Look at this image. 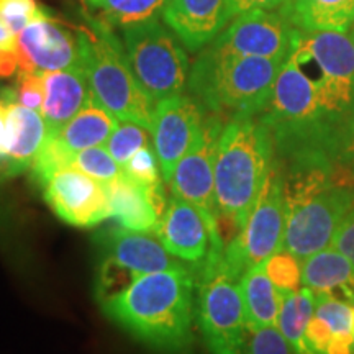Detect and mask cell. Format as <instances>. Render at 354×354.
Instances as JSON below:
<instances>
[{
    "label": "cell",
    "mask_w": 354,
    "mask_h": 354,
    "mask_svg": "<svg viewBox=\"0 0 354 354\" xmlns=\"http://www.w3.org/2000/svg\"><path fill=\"white\" fill-rule=\"evenodd\" d=\"M196 300L192 266H180L136 277L99 304L110 320L153 351L189 354L194 344Z\"/></svg>",
    "instance_id": "7a4b0ae2"
},
{
    "label": "cell",
    "mask_w": 354,
    "mask_h": 354,
    "mask_svg": "<svg viewBox=\"0 0 354 354\" xmlns=\"http://www.w3.org/2000/svg\"><path fill=\"white\" fill-rule=\"evenodd\" d=\"M284 61L205 46L190 66L187 88L205 112L227 120L234 115H259Z\"/></svg>",
    "instance_id": "277c9868"
},
{
    "label": "cell",
    "mask_w": 354,
    "mask_h": 354,
    "mask_svg": "<svg viewBox=\"0 0 354 354\" xmlns=\"http://www.w3.org/2000/svg\"><path fill=\"white\" fill-rule=\"evenodd\" d=\"M74 154L76 153L71 151L57 136L48 135L43 148L39 149L38 156L35 158L33 165L30 167L35 183L44 187L57 171L73 166Z\"/></svg>",
    "instance_id": "83f0119b"
},
{
    "label": "cell",
    "mask_w": 354,
    "mask_h": 354,
    "mask_svg": "<svg viewBox=\"0 0 354 354\" xmlns=\"http://www.w3.org/2000/svg\"><path fill=\"white\" fill-rule=\"evenodd\" d=\"M87 26L77 28L81 68L97 100L120 122L151 131L156 104L140 86L128 61L125 46L102 19L86 15Z\"/></svg>",
    "instance_id": "5b68a950"
},
{
    "label": "cell",
    "mask_w": 354,
    "mask_h": 354,
    "mask_svg": "<svg viewBox=\"0 0 354 354\" xmlns=\"http://www.w3.org/2000/svg\"><path fill=\"white\" fill-rule=\"evenodd\" d=\"M284 2L286 0H230L233 19L240 15V13L256 10V8H261V10H279V8L284 6Z\"/></svg>",
    "instance_id": "74e56055"
},
{
    "label": "cell",
    "mask_w": 354,
    "mask_h": 354,
    "mask_svg": "<svg viewBox=\"0 0 354 354\" xmlns=\"http://www.w3.org/2000/svg\"><path fill=\"white\" fill-rule=\"evenodd\" d=\"M353 336H354V304H353Z\"/></svg>",
    "instance_id": "7bdbcfd3"
},
{
    "label": "cell",
    "mask_w": 354,
    "mask_h": 354,
    "mask_svg": "<svg viewBox=\"0 0 354 354\" xmlns=\"http://www.w3.org/2000/svg\"><path fill=\"white\" fill-rule=\"evenodd\" d=\"M276 161L272 135L259 115H234L225 122L214 169L218 221L240 232Z\"/></svg>",
    "instance_id": "3957f363"
},
{
    "label": "cell",
    "mask_w": 354,
    "mask_h": 354,
    "mask_svg": "<svg viewBox=\"0 0 354 354\" xmlns=\"http://www.w3.org/2000/svg\"><path fill=\"white\" fill-rule=\"evenodd\" d=\"M161 17L185 50L209 46L233 20L230 0H166Z\"/></svg>",
    "instance_id": "e0dca14e"
},
{
    "label": "cell",
    "mask_w": 354,
    "mask_h": 354,
    "mask_svg": "<svg viewBox=\"0 0 354 354\" xmlns=\"http://www.w3.org/2000/svg\"><path fill=\"white\" fill-rule=\"evenodd\" d=\"M15 100L24 107L41 113L44 100L43 73H24V71H20L19 79H17Z\"/></svg>",
    "instance_id": "e575fe53"
},
{
    "label": "cell",
    "mask_w": 354,
    "mask_h": 354,
    "mask_svg": "<svg viewBox=\"0 0 354 354\" xmlns=\"http://www.w3.org/2000/svg\"><path fill=\"white\" fill-rule=\"evenodd\" d=\"M123 172L140 184H158L161 183L162 174L156 153L148 145L138 149L128 161L123 165Z\"/></svg>",
    "instance_id": "1f68e13d"
},
{
    "label": "cell",
    "mask_w": 354,
    "mask_h": 354,
    "mask_svg": "<svg viewBox=\"0 0 354 354\" xmlns=\"http://www.w3.org/2000/svg\"><path fill=\"white\" fill-rule=\"evenodd\" d=\"M8 130H10V145L8 156L3 166V176L12 177L32 167L35 158L43 148L48 138V128L41 113L26 109L15 100V92L8 104Z\"/></svg>",
    "instance_id": "ffe728a7"
},
{
    "label": "cell",
    "mask_w": 354,
    "mask_h": 354,
    "mask_svg": "<svg viewBox=\"0 0 354 354\" xmlns=\"http://www.w3.org/2000/svg\"><path fill=\"white\" fill-rule=\"evenodd\" d=\"M259 118L281 166H336L354 133V46L348 33L297 32Z\"/></svg>",
    "instance_id": "6da1fadb"
},
{
    "label": "cell",
    "mask_w": 354,
    "mask_h": 354,
    "mask_svg": "<svg viewBox=\"0 0 354 354\" xmlns=\"http://www.w3.org/2000/svg\"><path fill=\"white\" fill-rule=\"evenodd\" d=\"M19 68V57L15 50H0V79L10 77Z\"/></svg>",
    "instance_id": "ab89813d"
},
{
    "label": "cell",
    "mask_w": 354,
    "mask_h": 354,
    "mask_svg": "<svg viewBox=\"0 0 354 354\" xmlns=\"http://www.w3.org/2000/svg\"><path fill=\"white\" fill-rule=\"evenodd\" d=\"M13 97V92L0 94V169L6 166L8 156V145H10V130H8V104Z\"/></svg>",
    "instance_id": "8d00e7d4"
},
{
    "label": "cell",
    "mask_w": 354,
    "mask_h": 354,
    "mask_svg": "<svg viewBox=\"0 0 354 354\" xmlns=\"http://www.w3.org/2000/svg\"><path fill=\"white\" fill-rule=\"evenodd\" d=\"M336 169H338V174L343 180L354 184V133L342 156H339L338 162H336Z\"/></svg>",
    "instance_id": "f35d334b"
},
{
    "label": "cell",
    "mask_w": 354,
    "mask_h": 354,
    "mask_svg": "<svg viewBox=\"0 0 354 354\" xmlns=\"http://www.w3.org/2000/svg\"><path fill=\"white\" fill-rule=\"evenodd\" d=\"M243 354H295L277 326L250 331Z\"/></svg>",
    "instance_id": "d6a6232c"
},
{
    "label": "cell",
    "mask_w": 354,
    "mask_h": 354,
    "mask_svg": "<svg viewBox=\"0 0 354 354\" xmlns=\"http://www.w3.org/2000/svg\"><path fill=\"white\" fill-rule=\"evenodd\" d=\"M289 2H292V0H286V2H284V3H289Z\"/></svg>",
    "instance_id": "ee69618b"
},
{
    "label": "cell",
    "mask_w": 354,
    "mask_h": 354,
    "mask_svg": "<svg viewBox=\"0 0 354 354\" xmlns=\"http://www.w3.org/2000/svg\"><path fill=\"white\" fill-rule=\"evenodd\" d=\"M73 166L94 177L102 184L112 183L123 174L122 165H118L112 154L107 151V148H102V146L77 151L74 154Z\"/></svg>",
    "instance_id": "f546056e"
},
{
    "label": "cell",
    "mask_w": 354,
    "mask_h": 354,
    "mask_svg": "<svg viewBox=\"0 0 354 354\" xmlns=\"http://www.w3.org/2000/svg\"><path fill=\"white\" fill-rule=\"evenodd\" d=\"M349 38H351V43H353V46H354V25L351 26V30H349Z\"/></svg>",
    "instance_id": "b9f144b4"
},
{
    "label": "cell",
    "mask_w": 354,
    "mask_h": 354,
    "mask_svg": "<svg viewBox=\"0 0 354 354\" xmlns=\"http://www.w3.org/2000/svg\"><path fill=\"white\" fill-rule=\"evenodd\" d=\"M315 307L317 294L308 287L282 294L276 326L281 330V333L284 335L295 353L304 344L305 328H307L310 318L315 315Z\"/></svg>",
    "instance_id": "d4e9b609"
},
{
    "label": "cell",
    "mask_w": 354,
    "mask_h": 354,
    "mask_svg": "<svg viewBox=\"0 0 354 354\" xmlns=\"http://www.w3.org/2000/svg\"><path fill=\"white\" fill-rule=\"evenodd\" d=\"M19 69L24 73H51L81 68L77 32L41 13L17 35Z\"/></svg>",
    "instance_id": "4fadbf2b"
},
{
    "label": "cell",
    "mask_w": 354,
    "mask_h": 354,
    "mask_svg": "<svg viewBox=\"0 0 354 354\" xmlns=\"http://www.w3.org/2000/svg\"><path fill=\"white\" fill-rule=\"evenodd\" d=\"M156 236L174 258L192 268L201 266L212 250H225L223 236L209 227L202 212L172 194Z\"/></svg>",
    "instance_id": "9a60e30c"
},
{
    "label": "cell",
    "mask_w": 354,
    "mask_h": 354,
    "mask_svg": "<svg viewBox=\"0 0 354 354\" xmlns=\"http://www.w3.org/2000/svg\"><path fill=\"white\" fill-rule=\"evenodd\" d=\"M43 81L41 117L46 123L48 135L55 136L86 107L92 97V88L82 68L43 73Z\"/></svg>",
    "instance_id": "d6986e66"
},
{
    "label": "cell",
    "mask_w": 354,
    "mask_h": 354,
    "mask_svg": "<svg viewBox=\"0 0 354 354\" xmlns=\"http://www.w3.org/2000/svg\"><path fill=\"white\" fill-rule=\"evenodd\" d=\"M110 202V218H115L118 227L133 232L156 233L159 221L167 207L165 180L158 184H140L128 177H120L105 184Z\"/></svg>",
    "instance_id": "ac0fdd59"
},
{
    "label": "cell",
    "mask_w": 354,
    "mask_h": 354,
    "mask_svg": "<svg viewBox=\"0 0 354 354\" xmlns=\"http://www.w3.org/2000/svg\"><path fill=\"white\" fill-rule=\"evenodd\" d=\"M41 8L35 0H0V19L19 35L30 21L37 19Z\"/></svg>",
    "instance_id": "836d02e7"
},
{
    "label": "cell",
    "mask_w": 354,
    "mask_h": 354,
    "mask_svg": "<svg viewBox=\"0 0 354 354\" xmlns=\"http://www.w3.org/2000/svg\"><path fill=\"white\" fill-rule=\"evenodd\" d=\"M148 130L130 122H120L110 135L105 148L115 158L118 165H125L133 154L148 145Z\"/></svg>",
    "instance_id": "4dcf8cb0"
},
{
    "label": "cell",
    "mask_w": 354,
    "mask_h": 354,
    "mask_svg": "<svg viewBox=\"0 0 354 354\" xmlns=\"http://www.w3.org/2000/svg\"><path fill=\"white\" fill-rule=\"evenodd\" d=\"M123 43L131 71L154 104L184 94L190 61L180 39L159 15L122 26Z\"/></svg>",
    "instance_id": "52a82bcc"
},
{
    "label": "cell",
    "mask_w": 354,
    "mask_h": 354,
    "mask_svg": "<svg viewBox=\"0 0 354 354\" xmlns=\"http://www.w3.org/2000/svg\"><path fill=\"white\" fill-rule=\"evenodd\" d=\"M353 201L354 184L336 180L315 196L286 205L282 248L304 261L331 246Z\"/></svg>",
    "instance_id": "9c48e42d"
},
{
    "label": "cell",
    "mask_w": 354,
    "mask_h": 354,
    "mask_svg": "<svg viewBox=\"0 0 354 354\" xmlns=\"http://www.w3.org/2000/svg\"><path fill=\"white\" fill-rule=\"evenodd\" d=\"M97 243H99L102 259L118 266L133 279L187 266L177 261L162 246L156 233L153 236V233L133 232L117 227L102 232L97 236Z\"/></svg>",
    "instance_id": "2e32d148"
},
{
    "label": "cell",
    "mask_w": 354,
    "mask_h": 354,
    "mask_svg": "<svg viewBox=\"0 0 354 354\" xmlns=\"http://www.w3.org/2000/svg\"><path fill=\"white\" fill-rule=\"evenodd\" d=\"M225 122L227 118L221 115L205 112L201 133L189 151L184 154V158L177 162L171 180L167 183L172 196L184 198L196 205L209 221V227L216 233H220V227L215 203L214 169L216 148H218V140Z\"/></svg>",
    "instance_id": "30bf717a"
},
{
    "label": "cell",
    "mask_w": 354,
    "mask_h": 354,
    "mask_svg": "<svg viewBox=\"0 0 354 354\" xmlns=\"http://www.w3.org/2000/svg\"><path fill=\"white\" fill-rule=\"evenodd\" d=\"M166 0H87L109 25H128L159 15Z\"/></svg>",
    "instance_id": "4316f807"
},
{
    "label": "cell",
    "mask_w": 354,
    "mask_h": 354,
    "mask_svg": "<svg viewBox=\"0 0 354 354\" xmlns=\"http://www.w3.org/2000/svg\"><path fill=\"white\" fill-rule=\"evenodd\" d=\"M279 12L302 33H349L354 25V0H292Z\"/></svg>",
    "instance_id": "7402d4cb"
},
{
    "label": "cell",
    "mask_w": 354,
    "mask_h": 354,
    "mask_svg": "<svg viewBox=\"0 0 354 354\" xmlns=\"http://www.w3.org/2000/svg\"><path fill=\"white\" fill-rule=\"evenodd\" d=\"M302 282L315 294H330L354 304V263L335 248H325L302 261Z\"/></svg>",
    "instance_id": "44dd1931"
},
{
    "label": "cell",
    "mask_w": 354,
    "mask_h": 354,
    "mask_svg": "<svg viewBox=\"0 0 354 354\" xmlns=\"http://www.w3.org/2000/svg\"><path fill=\"white\" fill-rule=\"evenodd\" d=\"M205 120V110L192 95H174L158 102L153 115V143L165 183L171 180L177 162L194 145Z\"/></svg>",
    "instance_id": "5bb4252c"
},
{
    "label": "cell",
    "mask_w": 354,
    "mask_h": 354,
    "mask_svg": "<svg viewBox=\"0 0 354 354\" xmlns=\"http://www.w3.org/2000/svg\"><path fill=\"white\" fill-rule=\"evenodd\" d=\"M225 251L212 250L194 269L197 281L196 322L210 354H243L248 342L240 284L225 266Z\"/></svg>",
    "instance_id": "8992f818"
},
{
    "label": "cell",
    "mask_w": 354,
    "mask_h": 354,
    "mask_svg": "<svg viewBox=\"0 0 354 354\" xmlns=\"http://www.w3.org/2000/svg\"><path fill=\"white\" fill-rule=\"evenodd\" d=\"M331 248L342 251L354 263V201L331 241Z\"/></svg>",
    "instance_id": "d590c367"
},
{
    "label": "cell",
    "mask_w": 354,
    "mask_h": 354,
    "mask_svg": "<svg viewBox=\"0 0 354 354\" xmlns=\"http://www.w3.org/2000/svg\"><path fill=\"white\" fill-rule=\"evenodd\" d=\"M117 117H113L104 105L97 100V97L92 94L91 99L86 104L81 112L73 118L69 123L61 128L57 133V138L68 146L73 153L82 151V149L94 148V146L105 145L110 138V135L118 127Z\"/></svg>",
    "instance_id": "cb8c5ba5"
},
{
    "label": "cell",
    "mask_w": 354,
    "mask_h": 354,
    "mask_svg": "<svg viewBox=\"0 0 354 354\" xmlns=\"http://www.w3.org/2000/svg\"><path fill=\"white\" fill-rule=\"evenodd\" d=\"M299 30L279 10L240 13L209 46L243 56L287 59Z\"/></svg>",
    "instance_id": "8fae6325"
},
{
    "label": "cell",
    "mask_w": 354,
    "mask_h": 354,
    "mask_svg": "<svg viewBox=\"0 0 354 354\" xmlns=\"http://www.w3.org/2000/svg\"><path fill=\"white\" fill-rule=\"evenodd\" d=\"M17 46V35L12 32V28L6 21L0 19V50H15Z\"/></svg>",
    "instance_id": "60d3db41"
},
{
    "label": "cell",
    "mask_w": 354,
    "mask_h": 354,
    "mask_svg": "<svg viewBox=\"0 0 354 354\" xmlns=\"http://www.w3.org/2000/svg\"><path fill=\"white\" fill-rule=\"evenodd\" d=\"M286 232V203L282 174L276 166L269 172L246 223L225 245V266L240 281L248 269L263 264L269 256L282 250Z\"/></svg>",
    "instance_id": "ba28073f"
},
{
    "label": "cell",
    "mask_w": 354,
    "mask_h": 354,
    "mask_svg": "<svg viewBox=\"0 0 354 354\" xmlns=\"http://www.w3.org/2000/svg\"><path fill=\"white\" fill-rule=\"evenodd\" d=\"M238 284H240L248 330L256 331L276 326L282 292L277 290V287L266 274L264 263L248 269Z\"/></svg>",
    "instance_id": "603a6c76"
},
{
    "label": "cell",
    "mask_w": 354,
    "mask_h": 354,
    "mask_svg": "<svg viewBox=\"0 0 354 354\" xmlns=\"http://www.w3.org/2000/svg\"><path fill=\"white\" fill-rule=\"evenodd\" d=\"M264 269L279 292H295L302 289V261L289 251L279 250L264 261Z\"/></svg>",
    "instance_id": "f1b7e54d"
},
{
    "label": "cell",
    "mask_w": 354,
    "mask_h": 354,
    "mask_svg": "<svg viewBox=\"0 0 354 354\" xmlns=\"http://www.w3.org/2000/svg\"><path fill=\"white\" fill-rule=\"evenodd\" d=\"M315 315L323 318L331 330L326 354H354L353 305L335 295L318 294Z\"/></svg>",
    "instance_id": "484cf974"
},
{
    "label": "cell",
    "mask_w": 354,
    "mask_h": 354,
    "mask_svg": "<svg viewBox=\"0 0 354 354\" xmlns=\"http://www.w3.org/2000/svg\"><path fill=\"white\" fill-rule=\"evenodd\" d=\"M44 201L64 223L92 228L110 218V202L105 184L76 166L57 171L43 187Z\"/></svg>",
    "instance_id": "7c38bea8"
}]
</instances>
